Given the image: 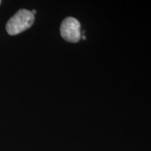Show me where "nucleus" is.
I'll return each mask as SVG.
<instances>
[{"label":"nucleus","mask_w":151,"mask_h":151,"mask_svg":"<svg viewBox=\"0 0 151 151\" xmlns=\"http://www.w3.org/2000/svg\"><path fill=\"white\" fill-rule=\"evenodd\" d=\"M35 22V15L27 9H20L11 17L6 25L9 35L14 36L32 27Z\"/></svg>","instance_id":"obj_1"},{"label":"nucleus","mask_w":151,"mask_h":151,"mask_svg":"<svg viewBox=\"0 0 151 151\" xmlns=\"http://www.w3.org/2000/svg\"><path fill=\"white\" fill-rule=\"evenodd\" d=\"M60 35L68 42H78L81 39L80 22L72 17L66 18L60 26Z\"/></svg>","instance_id":"obj_2"},{"label":"nucleus","mask_w":151,"mask_h":151,"mask_svg":"<svg viewBox=\"0 0 151 151\" xmlns=\"http://www.w3.org/2000/svg\"><path fill=\"white\" fill-rule=\"evenodd\" d=\"M32 14L35 15L36 13H37V11H36V10H32Z\"/></svg>","instance_id":"obj_3"},{"label":"nucleus","mask_w":151,"mask_h":151,"mask_svg":"<svg viewBox=\"0 0 151 151\" xmlns=\"http://www.w3.org/2000/svg\"><path fill=\"white\" fill-rule=\"evenodd\" d=\"M1 1H0V4H1Z\"/></svg>","instance_id":"obj_4"}]
</instances>
